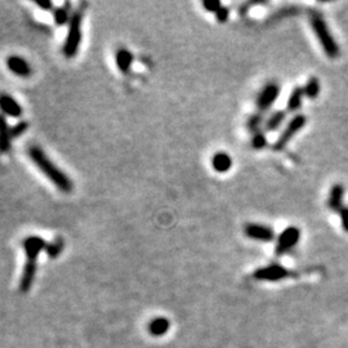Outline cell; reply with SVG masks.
Wrapping results in <instances>:
<instances>
[{"instance_id": "e0dca14e", "label": "cell", "mask_w": 348, "mask_h": 348, "mask_svg": "<svg viewBox=\"0 0 348 348\" xmlns=\"http://www.w3.org/2000/svg\"><path fill=\"white\" fill-rule=\"evenodd\" d=\"M285 119H286V111H282V110L274 111L269 118L266 119V122H265L266 131L267 132L278 131L281 125L284 124Z\"/></svg>"}, {"instance_id": "4fadbf2b", "label": "cell", "mask_w": 348, "mask_h": 348, "mask_svg": "<svg viewBox=\"0 0 348 348\" xmlns=\"http://www.w3.org/2000/svg\"><path fill=\"white\" fill-rule=\"evenodd\" d=\"M36 274V261H29L25 265V269H23L22 276H21V281H19V290L22 293L29 291V289L31 287L32 282H34V278H35Z\"/></svg>"}, {"instance_id": "83f0119b", "label": "cell", "mask_w": 348, "mask_h": 348, "mask_svg": "<svg viewBox=\"0 0 348 348\" xmlns=\"http://www.w3.org/2000/svg\"><path fill=\"white\" fill-rule=\"evenodd\" d=\"M341 215V223H342V228L348 233V207H345L342 210L339 211Z\"/></svg>"}, {"instance_id": "9c48e42d", "label": "cell", "mask_w": 348, "mask_h": 348, "mask_svg": "<svg viewBox=\"0 0 348 348\" xmlns=\"http://www.w3.org/2000/svg\"><path fill=\"white\" fill-rule=\"evenodd\" d=\"M47 245L48 244L45 243L44 240L40 236H29L23 240L22 246L23 250H25L26 256L29 261H36L38 256L43 250L47 249Z\"/></svg>"}, {"instance_id": "8992f818", "label": "cell", "mask_w": 348, "mask_h": 348, "mask_svg": "<svg viewBox=\"0 0 348 348\" xmlns=\"http://www.w3.org/2000/svg\"><path fill=\"white\" fill-rule=\"evenodd\" d=\"M291 275V272L284 267V266L278 265V263H274V265L266 266L262 269H258L254 274H253V278L258 281H280L284 280V278H289Z\"/></svg>"}, {"instance_id": "2e32d148", "label": "cell", "mask_w": 348, "mask_h": 348, "mask_svg": "<svg viewBox=\"0 0 348 348\" xmlns=\"http://www.w3.org/2000/svg\"><path fill=\"white\" fill-rule=\"evenodd\" d=\"M116 66L122 72H128L133 64V55L127 48H119L115 53Z\"/></svg>"}, {"instance_id": "ba28073f", "label": "cell", "mask_w": 348, "mask_h": 348, "mask_svg": "<svg viewBox=\"0 0 348 348\" xmlns=\"http://www.w3.org/2000/svg\"><path fill=\"white\" fill-rule=\"evenodd\" d=\"M244 232H245L246 237L257 240V241H262V243H270L276 237L275 231L266 224L248 223L244 227Z\"/></svg>"}, {"instance_id": "ffe728a7", "label": "cell", "mask_w": 348, "mask_h": 348, "mask_svg": "<svg viewBox=\"0 0 348 348\" xmlns=\"http://www.w3.org/2000/svg\"><path fill=\"white\" fill-rule=\"evenodd\" d=\"M70 10L71 3H69V1H66L64 5L56 8L53 14H55V21L58 26H64L68 22H70L71 17H72V14H70Z\"/></svg>"}, {"instance_id": "7402d4cb", "label": "cell", "mask_w": 348, "mask_h": 348, "mask_svg": "<svg viewBox=\"0 0 348 348\" xmlns=\"http://www.w3.org/2000/svg\"><path fill=\"white\" fill-rule=\"evenodd\" d=\"M263 124V116L261 112H256V114H253V115H250V118L248 119V122H246V128H248V131H250L254 135V133H258L259 128L262 127Z\"/></svg>"}, {"instance_id": "7a4b0ae2", "label": "cell", "mask_w": 348, "mask_h": 348, "mask_svg": "<svg viewBox=\"0 0 348 348\" xmlns=\"http://www.w3.org/2000/svg\"><path fill=\"white\" fill-rule=\"evenodd\" d=\"M310 22L320 45L323 47L324 53L329 58H332V60L339 57L341 48H339L338 43L336 42L334 36L332 35V32H330L329 27L326 25L324 17L319 12H311Z\"/></svg>"}, {"instance_id": "cb8c5ba5", "label": "cell", "mask_w": 348, "mask_h": 348, "mask_svg": "<svg viewBox=\"0 0 348 348\" xmlns=\"http://www.w3.org/2000/svg\"><path fill=\"white\" fill-rule=\"evenodd\" d=\"M267 146V137L263 132L254 133L252 137V147L254 150H263Z\"/></svg>"}, {"instance_id": "277c9868", "label": "cell", "mask_w": 348, "mask_h": 348, "mask_svg": "<svg viewBox=\"0 0 348 348\" xmlns=\"http://www.w3.org/2000/svg\"><path fill=\"white\" fill-rule=\"evenodd\" d=\"M307 123V118L303 114H297L291 118V120L286 124L285 129L281 132V135L278 136V140L275 142V144L272 146V148L275 151H281L284 150L285 146H286L289 142L291 140V138H294V136L297 135L298 132L302 131L304 128V125Z\"/></svg>"}, {"instance_id": "4316f807", "label": "cell", "mask_w": 348, "mask_h": 348, "mask_svg": "<svg viewBox=\"0 0 348 348\" xmlns=\"http://www.w3.org/2000/svg\"><path fill=\"white\" fill-rule=\"evenodd\" d=\"M230 17V9L227 6H222L217 13H215V18L219 23L227 22V19Z\"/></svg>"}, {"instance_id": "f1b7e54d", "label": "cell", "mask_w": 348, "mask_h": 348, "mask_svg": "<svg viewBox=\"0 0 348 348\" xmlns=\"http://www.w3.org/2000/svg\"><path fill=\"white\" fill-rule=\"evenodd\" d=\"M35 4L39 6V8H42V9H44V10L53 9V3H52L51 0H44V1H35Z\"/></svg>"}, {"instance_id": "7c38bea8", "label": "cell", "mask_w": 348, "mask_h": 348, "mask_svg": "<svg viewBox=\"0 0 348 348\" xmlns=\"http://www.w3.org/2000/svg\"><path fill=\"white\" fill-rule=\"evenodd\" d=\"M346 190L341 183H337L330 189L329 199H328V205L333 211H341L345 207H343V200H345Z\"/></svg>"}, {"instance_id": "6da1fadb", "label": "cell", "mask_w": 348, "mask_h": 348, "mask_svg": "<svg viewBox=\"0 0 348 348\" xmlns=\"http://www.w3.org/2000/svg\"><path fill=\"white\" fill-rule=\"evenodd\" d=\"M29 156L31 161L39 168V170L44 174L47 178L51 181L58 190L62 192H71L72 191V181L69 178L58 166L52 163L44 151L36 146H31L29 148Z\"/></svg>"}, {"instance_id": "484cf974", "label": "cell", "mask_w": 348, "mask_h": 348, "mask_svg": "<svg viewBox=\"0 0 348 348\" xmlns=\"http://www.w3.org/2000/svg\"><path fill=\"white\" fill-rule=\"evenodd\" d=\"M203 6H204L205 9L208 10V12H211L215 14V13H217L223 5H222L220 1H217V0H207V1L203 3Z\"/></svg>"}, {"instance_id": "3957f363", "label": "cell", "mask_w": 348, "mask_h": 348, "mask_svg": "<svg viewBox=\"0 0 348 348\" xmlns=\"http://www.w3.org/2000/svg\"><path fill=\"white\" fill-rule=\"evenodd\" d=\"M81 19H83V12L81 9H76L72 13V17L70 19L68 36H66V42L62 49L66 58H73L77 55L80 43H81Z\"/></svg>"}, {"instance_id": "8fae6325", "label": "cell", "mask_w": 348, "mask_h": 348, "mask_svg": "<svg viewBox=\"0 0 348 348\" xmlns=\"http://www.w3.org/2000/svg\"><path fill=\"white\" fill-rule=\"evenodd\" d=\"M0 111L3 115L10 116V118H19L22 115V107L9 94L1 93L0 94Z\"/></svg>"}, {"instance_id": "9a60e30c", "label": "cell", "mask_w": 348, "mask_h": 348, "mask_svg": "<svg viewBox=\"0 0 348 348\" xmlns=\"http://www.w3.org/2000/svg\"><path fill=\"white\" fill-rule=\"evenodd\" d=\"M211 166L218 173H227L232 168V159L227 152H215L211 159Z\"/></svg>"}, {"instance_id": "52a82bcc", "label": "cell", "mask_w": 348, "mask_h": 348, "mask_svg": "<svg viewBox=\"0 0 348 348\" xmlns=\"http://www.w3.org/2000/svg\"><path fill=\"white\" fill-rule=\"evenodd\" d=\"M278 94H280V85L278 83H269L267 85L263 86V89L257 97L258 111L262 114V112L271 109L272 105L276 102Z\"/></svg>"}, {"instance_id": "5bb4252c", "label": "cell", "mask_w": 348, "mask_h": 348, "mask_svg": "<svg viewBox=\"0 0 348 348\" xmlns=\"http://www.w3.org/2000/svg\"><path fill=\"white\" fill-rule=\"evenodd\" d=\"M10 146H12L10 128L8 127L5 116L3 114H0V152H8L10 150Z\"/></svg>"}, {"instance_id": "d4e9b609", "label": "cell", "mask_w": 348, "mask_h": 348, "mask_svg": "<svg viewBox=\"0 0 348 348\" xmlns=\"http://www.w3.org/2000/svg\"><path fill=\"white\" fill-rule=\"evenodd\" d=\"M29 128V124L26 122H21L18 124H16L14 127L10 128V136H12V139L14 138H19L22 135H25V132Z\"/></svg>"}, {"instance_id": "603a6c76", "label": "cell", "mask_w": 348, "mask_h": 348, "mask_svg": "<svg viewBox=\"0 0 348 348\" xmlns=\"http://www.w3.org/2000/svg\"><path fill=\"white\" fill-rule=\"evenodd\" d=\"M65 248V244H64V240L61 239V237H57L56 240H53L51 244H48L47 245V249H45V252H47V254H48L51 258H56V257L60 254V253L64 250Z\"/></svg>"}, {"instance_id": "d6986e66", "label": "cell", "mask_w": 348, "mask_h": 348, "mask_svg": "<svg viewBox=\"0 0 348 348\" xmlns=\"http://www.w3.org/2000/svg\"><path fill=\"white\" fill-rule=\"evenodd\" d=\"M169 320L165 319V317H156V319H153L150 323V325H148V332L155 337H161L169 330Z\"/></svg>"}, {"instance_id": "44dd1931", "label": "cell", "mask_w": 348, "mask_h": 348, "mask_svg": "<svg viewBox=\"0 0 348 348\" xmlns=\"http://www.w3.org/2000/svg\"><path fill=\"white\" fill-rule=\"evenodd\" d=\"M304 96L308 97L310 99L317 98V96L320 94V81L317 77L312 76L308 79L307 84L304 85Z\"/></svg>"}, {"instance_id": "ac0fdd59", "label": "cell", "mask_w": 348, "mask_h": 348, "mask_svg": "<svg viewBox=\"0 0 348 348\" xmlns=\"http://www.w3.org/2000/svg\"><path fill=\"white\" fill-rule=\"evenodd\" d=\"M303 97H304V89L302 86H297L291 90L290 96L287 98L286 103V110L289 112H295L300 109V106L303 103Z\"/></svg>"}, {"instance_id": "30bf717a", "label": "cell", "mask_w": 348, "mask_h": 348, "mask_svg": "<svg viewBox=\"0 0 348 348\" xmlns=\"http://www.w3.org/2000/svg\"><path fill=\"white\" fill-rule=\"evenodd\" d=\"M6 68L9 69L10 72L19 77H29L31 76L32 70L29 62L26 61L23 57L19 56H9L6 58Z\"/></svg>"}, {"instance_id": "5b68a950", "label": "cell", "mask_w": 348, "mask_h": 348, "mask_svg": "<svg viewBox=\"0 0 348 348\" xmlns=\"http://www.w3.org/2000/svg\"><path fill=\"white\" fill-rule=\"evenodd\" d=\"M300 239V230L295 226L286 227L282 232L278 235V244H276V254L282 256L290 252L294 246L299 243Z\"/></svg>"}]
</instances>
